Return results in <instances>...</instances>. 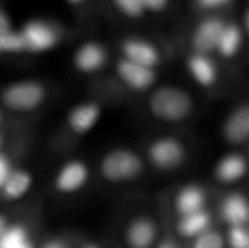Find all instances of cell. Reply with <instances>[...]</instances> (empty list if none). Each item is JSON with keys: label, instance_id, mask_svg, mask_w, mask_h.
<instances>
[{"label": "cell", "instance_id": "cell-19", "mask_svg": "<svg viewBox=\"0 0 249 248\" xmlns=\"http://www.w3.org/2000/svg\"><path fill=\"white\" fill-rule=\"evenodd\" d=\"M32 183H34V178H32V174L29 171L13 170L10 172V175L7 177L6 183L3 184V187L0 189L1 196L10 202L19 200L31 190Z\"/></svg>", "mask_w": 249, "mask_h": 248}, {"label": "cell", "instance_id": "cell-21", "mask_svg": "<svg viewBox=\"0 0 249 248\" xmlns=\"http://www.w3.org/2000/svg\"><path fill=\"white\" fill-rule=\"evenodd\" d=\"M26 54L22 35L18 28H10L0 32V56H16Z\"/></svg>", "mask_w": 249, "mask_h": 248}, {"label": "cell", "instance_id": "cell-8", "mask_svg": "<svg viewBox=\"0 0 249 248\" xmlns=\"http://www.w3.org/2000/svg\"><path fill=\"white\" fill-rule=\"evenodd\" d=\"M109 54L105 44L98 39L83 41L73 54V66L83 75H93L102 70L108 63Z\"/></svg>", "mask_w": 249, "mask_h": 248}, {"label": "cell", "instance_id": "cell-2", "mask_svg": "<svg viewBox=\"0 0 249 248\" xmlns=\"http://www.w3.org/2000/svg\"><path fill=\"white\" fill-rule=\"evenodd\" d=\"M26 54H44L61 44L64 28L60 22L50 18H31L18 28Z\"/></svg>", "mask_w": 249, "mask_h": 248}, {"label": "cell", "instance_id": "cell-26", "mask_svg": "<svg viewBox=\"0 0 249 248\" xmlns=\"http://www.w3.org/2000/svg\"><path fill=\"white\" fill-rule=\"evenodd\" d=\"M228 240L232 248H249V234L245 227H231Z\"/></svg>", "mask_w": 249, "mask_h": 248}, {"label": "cell", "instance_id": "cell-29", "mask_svg": "<svg viewBox=\"0 0 249 248\" xmlns=\"http://www.w3.org/2000/svg\"><path fill=\"white\" fill-rule=\"evenodd\" d=\"M12 171H13V168H12L10 161L3 153H0V189L3 187V184L6 183V180Z\"/></svg>", "mask_w": 249, "mask_h": 248}, {"label": "cell", "instance_id": "cell-6", "mask_svg": "<svg viewBox=\"0 0 249 248\" xmlns=\"http://www.w3.org/2000/svg\"><path fill=\"white\" fill-rule=\"evenodd\" d=\"M147 156L155 168L171 171L181 167L185 159V149L178 139L160 137L152 142L147 149Z\"/></svg>", "mask_w": 249, "mask_h": 248}, {"label": "cell", "instance_id": "cell-4", "mask_svg": "<svg viewBox=\"0 0 249 248\" xmlns=\"http://www.w3.org/2000/svg\"><path fill=\"white\" fill-rule=\"evenodd\" d=\"M143 171V161L130 149L109 151L101 161V174L109 183H127L136 180Z\"/></svg>", "mask_w": 249, "mask_h": 248}, {"label": "cell", "instance_id": "cell-18", "mask_svg": "<svg viewBox=\"0 0 249 248\" xmlns=\"http://www.w3.org/2000/svg\"><path fill=\"white\" fill-rule=\"evenodd\" d=\"M206 191L197 184H188L182 187L175 197V209L179 216H187L204 209L206 205Z\"/></svg>", "mask_w": 249, "mask_h": 248}, {"label": "cell", "instance_id": "cell-13", "mask_svg": "<svg viewBox=\"0 0 249 248\" xmlns=\"http://www.w3.org/2000/svg\"><path fill=\"white\" fill-rule=\"evenodd\" d=\"M101 105L98 102L88 101L77 104L67 115L69 127L76 134H86L96 126L101 118Z\"/></svg>", "mask_w": 249, "mask_h": 248}, {"label": "cell", "instance_id": "cell-11", "mask_svg": "<svg viewBox=\"0 0 249 248\" xmlns=\"http://www.w3.org/2000/svg\"><path fill=\"white\" fill-rule=\"evenodd\" d=\"M185 66L197 85L203 88H212L216 85L219 79V69L213 56L191 51L185 60Z\"/></svg>", "mask_w": 249, "mask_h": 248}, {"label": "cell", "instance_id": "cell-34", "mask_svg": "<svg viewBox=\"0 0 249 248\" xmlns=\"http://www.w3.org/2000/svg\"><path fill=\"white\" fill-rule=\"evenodd\" d=\"M1 145H3V137H1V134H0V148H1Z\"/></svg>", "mask_w": 249, "mask_h": 248}, {"label": "cell", "instance_id": "cell-15", "mask_svg": "<svg viewBox=\"0 0 249 248\" xmlns=\"http://www.w3.org/2000/svg\"><path fill=\"white\" fill-rule=\"evenodd\" d=\"M249 136V108L247 105L238 107L232 111L223 124V137L233 145L247 142Z\"/></svg>", "mask_w": 249, "mask_h": 248}, {"label": "cell", "instance_id": "cell-28", "mask_svg": "<svg viewBox=\"0 0 249 248\" xmlns=\"http://www.w3.org/2000/svg\"><path fill=\"white\" fill-rule=\"evenodd\" d=\"M64 1H66V4H67L74 13L82 15V13H86V12H88V9L92 6V1H93V0H64Z\"/></svg>", "mask_w": 249, "mask_h": 248}, {"label": "cell", "instance_id": "cell-36", "mask_svg": "<svg viewBox=\"0 0 249 248\" xmlns=\"http://www.w3.org/2000/svg\"><path fill=\"white\" fill-rule=\"evenodd\" d=\"M0 123H1V114H0Z\"/></svg>", "mask_w": 249, "mask_h": 248}, {"label": "cell", "instance_id": "cell-23", "mask_svg": "<svg viewBox=\"0 0 249 248\" xmlns=\"http://www.w3.org/2000/svg\"><path fill=\"white\" fill-rule=\"evenodd\" d=\"M115 12L127 20H140L146 16L142 0H109Z\"/></svg>", "mask_w": 249, "mask_h": 248}, {"label": "cell", "instance_id": "cell-9", "mask_svg": "<svg viewBox=\"0 0 249 248\" xmlns=\"http://www.w3.org/2000/svg\"><path fill=\"white\" fill-rule=\"evenodd\" d=\"M115 73H117V77L121 80V83L134 92L149 91L150 88H153L158 79L156 69L136 64L121 57L115 63Z\"/></svg>", "mask_w": 249, "mask_h": 248}, {"label": "cell", "instance_id": "cell-12", "mask_svg": "<svg viewBox=\"0 0 249 248\" xmlns=\"http://www.w3.org/2000/svg\"><path fill=\"white\" fill-rule=\"evenodd\" d=\"M89 178L88 165L82 161H70L64 164L55 175L54 186L58 193L71 194L79 191Z\"/></svg>", "mask_w": 249, "mask_h": 248}, {"label": "cell", "instance_id": "cell-30", "mask_svg": "<svg viewBox=\"0 0 249 248\" xmlns=\"http://www.w3.org/2000/svg\"><path fill=\"white\" fill-rule=\"evenodd\" d=\"M10 28H13L12 18H10L3 0H0V32H4V31H7Z\"/></svg>", "mask_w": 249, "mask_h": 248}, {"label": "cell", "instance_id": "cell-32", "mask_svg": "<svg viewBox=\"0 0 249 248\" xmlns=\"http://www.w3.org/2000/svg\"><path fill=\"white\" fill-rule=\"evenodd\" d=\"M42 248H66L61 243H58V241H50V243H47L45 246Z\"/></svg>", "mask_w": 249, "mask_h": 248}, {"label": "cell", "instance_id": "cell-24", "mask_svg": "<svg viewBox=\"0 0 249 248\" xmlns=\"http://www.w3.org/2000/svg\"><path fill=\"white\" fill-rule=\"evenodd\" d=\"M194 248H225V238L219 231L209 229L196 237Z\"/></svg>", "mask_w": 249, "mask_h": 248}, {"label": "cell", "instance_id": "cell-33", "mask_svg": "<svg viewBox=\"0 0 249 248\" xmlns=\"http://www.w3.org/2000/svg\"><path fill=\"white\" fill-rule=\"evenodd\" d=\"M158 248H177V247H175V244H174V243H171V241H165V243H162V244H160Z\"/></svg>", "mask_w": 249, "mask_h": 248}, {"label": "cell", "instance_id": "cell-20", "mask_svg": "<svg viewBox=\"0 0 249 248\" xmlns=\"http://www.w3.org/2000/svg\"><path fill=\"white\" fill-rule=\"evenodd\" d=\"M210 225H212V216L206 209H203L200 212L181 216L178 222V232L185 238H196L203 232L209 231Z\"/></svg>", "mask_w": 249, "mask_h": 248}, {"label": "cell", "instance_id": "cell-10", "mask_svg": "<svg viewBox=\"0 0 249 248\" xmlns=\"http://www.w3.org/2000/svg\"><path fill=\"white\" fill-rule=\"evenodd\" d=\"M247 32H248V23L241 20L239 16L238 18L229 16L216 44L214 54L225 60L235 58L241 53L242 47L245 45Z\"/></svg>", "mask_w": 249, "mask_h": 248}, {"label": "cell", "instance_id": "cell-1", "mask_svg": "<svg viewBox=\"0 0 249 248\" xmlns=\"http://www.w3.org/2000/svg\"><path fill=\"white\" fill-rule=\"evenodd\" d=\"M147 105L149 111L156 118L168 123H178L191 114L194 102L185 89L166 85L152 91Z\"/></svg>", "mask_w": 249, "mask_h": 248}, {"label": "cell", "instance_id": "cell-27", "mask_svg": "<svg viewBox=\"0 0 249 248\" xmlns=\"http://www.w3.org/2000/svg\"><path fill=\"white\" fill-rule=\"evenodd\" d=\"M142 3H143V7L146 10V15L147 13L159 15V13H163L169 9L172 0H142Z\"/></svg>", "mask_w": 249, "mask_h": 248}, {"label": "cell", "instance_id": "cell-31", "mask_svg": "<svg viewBox=\"0 0 249 248\" xmlns=\"http://www.w3.org/2000/svg\"><path fill=\"white\" fill-rule=\"evenodd\" d=\"M7 227H9L7 219H6L3 215H0V238H1V235L4 234V231L7 229Z\"/></svg>", "mask_w": 249, "mask_h": 248}, {"label": "cell", "instance_id": "cell-5", "mask_svg": "<svg viewBox=\"0 0 249 248\" xmlns=\"http://www.w3.org/2000/svg\"><path fill=\"white\" fill-rule=\"evenodd\" d=\"M226 13H206L193 26L190 34V45L193 53L214 54L219 37L228 22Z\"/></svg>", "mask_w": 249, "mask_h": 248}, {"label": "cell", "instance_id": "cell-25", "mask_svg": "<svg viewBox=\"0 0 249 248\" xmlns=\"http://www.w3.org/2000/svg\"><path fill=\"white\" fill-rule=\"evenodd\" d=\"M235 0H194L196 7L203 13H225L226 9H229Z\"/></svg>", "mask_w": 249, "mask_h": 248}, {"label": "cell", "instance_id": "cell-22", "mask_svg": "<svg viewBox=\"0 0 249 248\" xmlns=\"http://www.w3.org/2000/svg\"><path fill=\"white\" fill-rule=\"evenodd\" d=\"M0 248H34L26 229L20 225L7 227L0 238Z\"/></svg>", "mask_w": 249, "mask_h": 248}, {"label": "cell", "instance_id": "cell-16", "mask_svg": "<svg viewBox=\"0 0 249 248\" xmlns=\"http://www.w3.org/2000/svg\"><path fill=\"white\" fill-rule=\"evenodd\" d=\"M220 216L231 227H245L249 219L247 197L241 193H232L226 196L220 206Z\"/></svg>", "mask_w": 249, "mask_h": 248}, {"label": "cell", "instance_id": "cell-3", "mask_svg": "<svg viewBox=\"0 0 249 248\" xmlns=\"http://www.w3.org/2000/svg\"><path fill=\"white\" fill-rule=\"evenodd\" d=\"M47 98V88L35 79H22L9 83L1 91V102L12 111L29 113L36 110Z\"/></svg>", "mask_w": 249, "mask_h": 248}, {"label": "cell", "instance_id": "cell-17", "mask_svg": "<svg viewBox=\"0 0 249 248\" xmlns=\"http://www.w3.org/2000/svg\"><path fill=\"white\" fill-rule=\"evenodd\" d=\"M247 170H248L247 159L239 153H231L223 156L217 162L214 168V177L222 184H233L244 178Z\"/></svg>", "mask_w": 249, "mask_h": 248}, {"label": "cell", "instance_id": "cell-7", "mask_svg": "<svg viewBox=\"0 0 249 248\" xmlns=\"http://www.w3.org/2000/svg\"><path fill=\"white\" fill-rule=\"evenodd\" d=\"M120 53L121 58L152 69H156L162 60L160 51L156 44L137 35L123 38L120 41Z\"/></svg>", "mask_w": 249, "mask_h": 248}, {"label": "cell", "instance_id": "cell-14", "mask_svg": "<svg viewBox=\"0 0 249 248\" xmlns=\"http://www.w3.org/2000/svg\"><path fill=\"white\" fill-rule=\"evenodd\" d=\"M158 237V228L149 218L133 219L125 229V243L128 248H152Z\"/></svg>", "mask_w": 249, "mask_h": 248}, {"label": "cell", "instance_id": "cell-35", "mask_svg": "<svg viewBox=\"0 0 249 248\" xmlns=\"http://www.w3.org/2000/svg\"><path fill=\"white\" fill-rule=\"evenodd\" d=\"M83 248H98V247H95V246H86V247H83Z\"/></svg>", "mask_w": 249, "mask_h": 248}]
</instances>
